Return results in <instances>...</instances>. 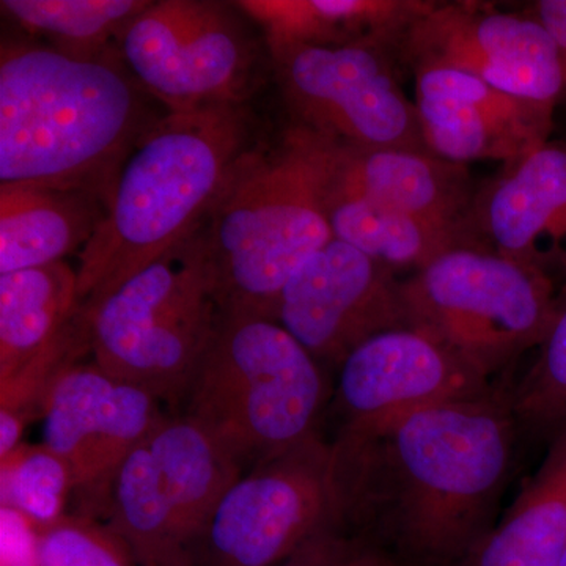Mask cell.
Here are the masks:
<instances>
[{"label":"cell","instance_id":"obj_1","mask_svg":"<svg viewBox=\"0 0 566 566\" xmlns=\"http://www.w3.org/2000/svg\"><path fill=\"white\" fill-rule=\"evenodd\" d=\"M491 390L338 436L344 524L356 521L420 566L468 564L493 531L516 439Z\"/></svg>","mask_w":566,"mask_h":566},{"label":"cell","instance_id":"obj_2","mask_svg":"<svg viewBox=\"0 0 566 566\" xmlns=\"http://www.w3.org/2000/svg\"><path fill=\"white\" fill-rule=\"evenodd\" d=\"M243 106L170 112L134 142L115 175L102 222L81 252L80 308L114 293L208 218L248 150Z\"/></svg>","mask_w":566,"mask_h":566},{"label":"cell","instance_id":"obj_3","mask_svg":"<svg viewBox=\"0 0 566 566\" xmlns=\"http://www.w3.org/2000/svg\"><path fill=\"white\" fill-rule=\"evenodd\" d=\"M139 103L109 57L2 46L0 185L93 189L136 142Z\"/></svg>","mask_w":566,"mask_h":566},{"label":"cell","instance_id":"obj_4","mask_svg":"<svg viewBox=\"0 0 566 566\" xmlns=\"http://www.w3.org/2000/svg\"><path fill=\"white\" fill-rule=\"evenodd\" d=\"M222 315L277 322L286 282L333 240L315 137L300 126L275 147H249L207 218Z\"/></svg>","mask_w":566,"mask_h":566},{"label":"cell","instance_id":"obj_5","mask_svg":"<svg viewBox=\"0 0 566 566\" xmlns=\"http://www.w3.org/2000/svg\"><path fill=\"white\" fill-rule=\"evenodd\" d=\"M326 397L318 360L281 323L222 315L182 416L245 471L318 434Z\"/></svg>","mask_w":566,"mask_h":566},{"label":"cell","instance_id":"obj_6","mask_svg":"<svg viewBox=\"0 0 566 566\" xmlns=\"http://www.w3.org/2000/svg\"><path fill=\"white\" fill-rule=\"evenodd\" d=\"M77 315L93 363L156 400L181 403L222 318L207 219Z\"/></svg>","mask_w":566,"mask_h":566},{"label":"cell","instance_id":"obj_7","mask_svg":"<svg viewBox=\"0 0 566 566\" xmlns=\"http://www.w3.org/2000/svg\"><path fill=\"white\" fill-rule=\"evenodd\" d=\"M408 326L491 378L542 344L558 296L546 266L461 244L401 281Z\"/></svg>","mask_w":566,"mask_h":566},{"label":"cell","instance_id":"obj_8","mask_svg":"<svg viewBox=\"0 0 566 566\" xmlns=\"http://www.w3.org/2000/svg\"><path fill=\"white\" fill-rule=\"evenodd\" d=\"M335 526H344L337 446L315 434L233 483L208 523L193 566H277Z\"/></svg>","mask_w":566,"mask_h":566},{"label":"cell","instance_id":"obj_9","mask_svg":"<svg viewBox=\"0 0 566 566\" xmlns=\"http://www.w3.org/2000/svg\"><path fill=\"white\" fill-rule=\"evenodd\" d=\"M270 54L294 126L349 147L430 153L398 77V48L365 41Z\"/></svg>","mask_w":566,"mask_h":566},{"label":"cell","instance_id":"obj_10","mask_svg":"<svg viewBox=\"0 0 566 566\" xmlns=\"http://www.w3.org/2000/svg\"><path fill=\"white\" fill-rule=\"evenodd\" d=\"M123 62L170 112L243 106L255 51L222 3L159 0L123 32Z\"/></svg>","mask_w":566,"mask_h":566},{"label":"cell","instance_id":"obj_11","mask_svg":"<svg viewBox=\"0 0 566 566\" xmlns=\"http://www.w3.org/2000/svg\"><path fill=\"white\" fill-rule=\"evenodd\" d=\"M401 61L465 71L499 91L556 109L566 103L564 55L523 9L486 2H434L406 33Z\"/></svg>","mask_w":566,"mask_h":566},{"label":"cell","instance_id":"obj_12","mask_svg":"<svg viewBox=\"0 0 566 566\" xmlns=\"http://www.w3.org/2000/svg\"><path fill=\"white\" fill-rule=\"evenodd\" d=\"M277 322L318 363L338 367L368 338L409 327L397 273L335 238L286 282Z\"/></svg>","mask_w":566,"mask_h":566},{"label":"cell","instance_id":"obj_13","mask_svg":"<svg viewBox=\"0 0 566 566\" xmlns=\"http://www.w3.org/2000/svg\"><path fill=\"white\" fill-rule=\"evenodd\" d=\"M159 403L95 363H74L55 376L41 406L43 444L69 464L74 494L107 509L123 461L166 419Z\"/></svg>","mask_w":566,"mask_h":566},{"label":"cell","instance_id":"obj_14","mask_svg":"<svg viewBox=\"0 0 566 566\" xmlns=\"http://www.w3.org/2000/svg\"><path fill=\"white\" fill-rule=\"evenodd\" d=\"M490 379L415 327L368 338L340 364L344 433L374 430L433 406L491 392Z\"/></svg>","mask_w":566,"mask_h":566},{"label":"cell","instance_id":"obj_15","mask_svg":"<svg viewBox=\"0 0 566 566\" xmlns=\"http://www.w3.org/2000/svg\"><path fill=\"white\" fill-rule=\"evenodd\" d=\"M428 151L444 161L509 164L551 140L553 107L517 98L449 66H412Z\"/></svg>","mask_w":566,"mask_h":566},{"label":"cell","instance_id":"obj_16","mask_svg":"<svg viewBox=\"0 0 566 566\" xmlns=\"http://www.w3.org/2000/svg\"><path fill=\"white\" fill-rule=\"evenodd\" d=\"M323 177L385 203L463 234L475 243L471 212L475 192L469 166L444 161L431 153L367 150L315 136ZM479 245V244H476Z\"/></svg>","mask_w":566,"mask_h":566},{"label":"cell","instance_id":"obj_17","mask_svg":"<svg viewBox=\"0 0 566 566\" xmlns=\"http://www.w3.org/2000/svg\"><path fill=\"white\" fill-rule=\"evenodd\" d=\"M471 230L482 248L546 266L542 245L566 243V142H545L479 186Z\"/></svg>","mask_w":566,"mask_h":566},{"label":"cell","instance_id":"obj_18","mask_svg":"<svg viewBox=\"0 0 566 566\" xmlns=\"http://www.w3.org/2000/svg\"><path fill=\"white\" fill-rule=\"evenodd\" d=\"M262 28L270 52L296 46L390 44L401 51L406 33L430 0H245L233 3Z\"/></svg>","mask_w":566,"mask_h":566},{"label":"cell","instance_id":"obj_19","mask_svg":"<svg viewBox=\"0 0 566 566\" xmlns=\"http://www.w3.org/2000/svg\"><path fill=\"white\" fill-rule=\"evenodd\" d=\"M103 216L93 189L0 185V274L65 262Z\"/></svg>","mask_w":566,"mask_h":566},{"label":"cell","instance_id":"obj_20","mask_svg":"<svg viewBox=\"0 0 566 566\" xmlns=\"http://www.w3.org/2000/svg\"><path fill=\"white\" fill-rule=\"evenodd\" d=\"M148 444L178 535L196 558L208 523L223 495L244 474L243 468L202 427L182 415L166 417Z\"/></svg>","mask_w":566,"mask_h":566},{"label":"cell","instance_id":"obj_21","mask_svg":"<svg viewBox=\"0 0 566 566\" xmlns=\"http://www.w3.org/2000/svg\"><path fill=\"white\" fill-rule=\"evenodd\" d=\"M77 308V270L66 262L0 274V382L61 344Z\"/></svg>","mask_w":566,"mask_h":566},{"label":"cell","instance_id":"obj_22","mask_svg":"<svg viewBox=\"0 0 566 566\" xmlns=\"http://www.w3.org/2000/svg\"><path fill=\"white\" fill-rule=\"evenodd\" d=\"M566 549V427L465 566H558Z\"/></svg>","mask_w":566,"mask_h":566},{"label":"cell","instance_id":"obj_23","mask_svg":"<svg viewBox=\"0 0 566 566\" xmlns=\"http://www.w3.org/2000/svg\"><path fill=\"white\" fill-rule=\"evenodd\" d=\"M322 199L335 240L352 244L397 274L409 270L416 273L449 249L474 244L463 234L327 181L323 172Z\"/></svg>","mask_w":566,"mask_h":566},{"label":"cell","instance_id":"obj_24","mask_svg":"<svg viewBox=\"0 0 566 566\" xmlns=\"http://www.w3.org/2000/svg\"><path fill=\"white\" fill-rule=\"evenodd\" d=\"M107 524L125 539L139 566H193L178 535L148 439L114 476Z\"/></svg>","mask_w":566,"mask_h":566},{"label":"cell","instance_id":"obj_25","mask_svg":"<svg viewBox=\"0 0 566 566\" xmlns=\"http://www.w3.org/2000/svg\"><path fill=\"white\" fill-rule=\"evenodd\" d=\"M144 0H2L3 13L51 50L103 59L129 22L147 9Z\"/></svg>","mask_w":566,"mask_h":566},{"label":"cell","instance_id":"obj_26","mask_svg":"<svg viewBox=\"0 0 566 566\" xmlns=\"http://www.w3.org/2000/svg\"><path fill=\"white\" fill-rule=\"evenodd\" d=\"M2 506L24 517L40 531L65 516V505L74 494L69 464L50 447L21 444L0 460Z\"/></svg>","mask_w":566,"mask_h":566},{"label":"cell","instance_id":"obj_27","mask_svg":"<svg viewBox=\"0 0 566 566\" xmlns=\"http://www.w3.org/2000/svg\"><path fill=\"white\" fill-rule=\"evenodd\" d=\"M516 422L534 431L566 427V282L538 356L510 398Z\"/></svg>","mask_w":566,"mask_h":566},{"label":"cell","instance_id":"obj_28","mask_svg":"<svg viewBox=\"0 0 566 566\" xmlns=\"http://www.w3.org/2000/svg\"><path fill=\"white\" fill-rule=\"evenodd\" d=\"M35 566H139L109 524L92 516L65 515L35 532Z\"/></svg>","mask_w":566,"mask_h":566},{"label":"cell","instance_id":"obj_29","mask_svg":"<svg viewBox=\"0 0 566 566\" xmlns=\"http://www.w3.org/2000/svg\"><path fill=\"white\" fill-rule=\"evenodd\" d=\"M378 557L359 538L345 534L344 526L319 532L277 566H370Z\"/></svg>","mask_w":566,"mask_h":566},{"label":"cell","instance_id":"obj_30","mask_svg":"<svg viewBox=\"0 0 566 566\" xmlns=\"http://www.w3.org/2000/svg\"><path fill=\"white\" fill-rule=\"evenodd\" d=\"M523 10L542 22L543 28L556 41L566 65V0H536L527 3Z\"/></svg>","mask_w":566,"mask_h":566},{"label":"cell","instance_id":"obj_31","mask_svg":"<svg viewBox=\"0 0 566 566\" xmlns=\"http://www.w3.org/2000/svg\"><path fill=\"white\" fill-rule=\"evenodd\" d=\"M370 566H392V565L387 564L385 558H382L381 556H378V557H376V560L374 562V564H371Z\"/></svg>","mask_w":566,"mask_h":566},{"label":"cell","instance_id":"obj_32","mask_svg":"<svg viewBox=\"0 0 566 566\" xmlns=\"http://www.w3.org/2000/svg\"><path fill=\"white\" fill-rule=\"evenodd\" d=\"M558 566H566V549H565L564 556H562V560H560V564H558Z\"/></svg>","mask_w":566,"mask_h":566},{"label":"cell","instance_id":"obj_33","mask_svg":"<svg viewBox=\"0 0 566 566\" xmlns=\"http://www.w3.org/2000/svg\"><path fill=\"white\" fill-rule=\"evenodd\" d=\"M564 262H565V271H566V253H565V256H564Z\"/></svg>","mask_w":566,"mask_h":566}]
</instances>
